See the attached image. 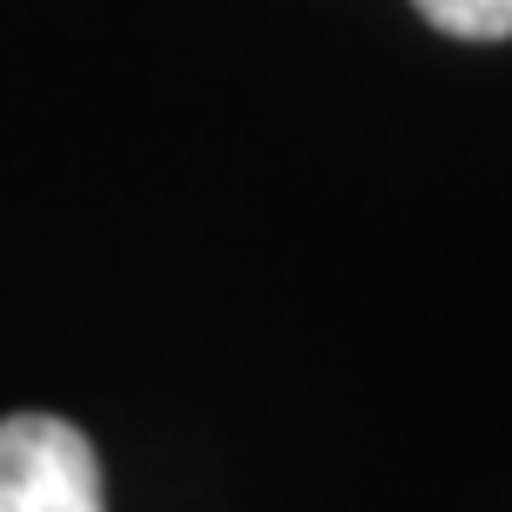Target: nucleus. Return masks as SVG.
I'll use <instances>...</instances> for the list:
<instances>
[{
	"label": "nucleus",
	"mask_w": 512,
	"mask_h": 512,
	"mask_svg": "<svg viewBox=\"0 0 512 512\" xmlns=\"http://www.w3.org/2000/svg\"><path fill=\"white\" fill-rule=\"evenodd\" d=\"M0 512H107L94 439L60 413H7L0 419Z\"/></svg>",
	"instance_id": "nucleus-1"
},
{
	"label": "nucleus",
	"mask_w": 512,
	"mask_h": 512,
	"mask_svg": "<svg viewBox=\"0 0 512 512\" xmlns=\"http://www.w3.org/2000/svg\"><path fill=\"white\" fill-rule=\"evenodd\" d=\"M426 27L453 40H512V0H413Z\"/></svg>",
	"instance_id": "nucleus-2"
}]
</instances>
